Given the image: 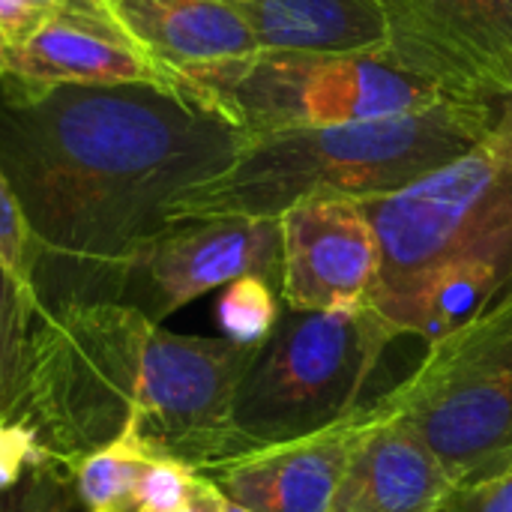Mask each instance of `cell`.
<instances>
[{"mask_svg":"<svg viewBox=\"0 0 512 512\" xmlns=\"http://www.w3.org/2000/svg\"><path fill=\"white\" fill-rule=\"evenodd\" d=\"M258 348L183 336L129 303L39 309L30 330V420L51 462L135 435L198 474L243 456L237 390Z\"/></svg>","mask_w":512,"mask_h":512,"instance_id":"2","label":"cell"},{"mask_svg":"<svg viewBox=\"0 0 512 512\" xmlns=\"http://www.w3.org/2000/svg\"><path fill=\"white\" fill-rule=\"evenodd\" d=\"M6 84L0 165L39 246L42 309L120 303L135 252L171 225V204L246 144L177 87Z\"/></svg>","mask_w":512,"mask_h":512,"instance_id":"1","label":"cell"},{"mask_svg":"<svg viewBox=\"0 0 512 512\" xmlns=\"http://www.w3.org/2000/svg\"><path fill=\"white\" fill-rule=\"evenodd\" d=\"M492 126V105L444 99L399 117L246 135L237 159L219 177L171 204L168 222L279 219L312 198H381L468 153Z\"/></svg>","mask_w":512,"mask_h":512,"instance_id":"4","label":"cell"},{"mask_svg":"<svg viewBox=\"0 0 512 512\" xmlns=\"http://www.w3.org/2000/svg\"><path fill=\"white\" fill-rule=\"evenodd\" d=\"M48 462L33 420H0V498L9 495L30 468Z\"/></svg>","mask_w":512,"mask_h":512,"instance_id":"22","label":"cell"},{"mask_svg":"<svg viewBox=\"0 0 512 512\" xmlns=\"http://www.w3.org/2000/svg\"><path fill=\"white\" fill-rule=\"evenodd\" d=\"M381 243L369 306L426 345L477 318L512 276V135L477 147L399 192L360 201Z\"/></svg>","mask_w":512,"mask_h":512,"instance_id":"3","label":"cell"},{"mask_svg":"<svg viewBox=\"0 0 512 512\" xmlns=\"http://www.w3.org/2000/svg\"><path fill=\"white\" fill-rule=\"evenodd\" d=\"M225 504H228V498L219 492V486L210 477L201 474L198 483H195V489H192V495H189V501L174 512H222Z\"/></svg>","mask_w":512,"mask_h":512,"instance_id":"25","label":"cell"},{"mask_svg":"<svg viewBox=\"0 0 512 512\" xmlns=\"http://www.w3.org/2000/svg\"><path fill=\"white\" fill-rule=\"evenodd\" d=\"M453 489L450 471L423 435L372 405L330 512H444Z\"/></svg>","mask_w":512,"mask_h":512,"instance_id":"13","label":"cell"},{"mask_svg":"<svg viewBox=\"0 0 512 512\" xmlns=\"http://www.w3.org/2000/svg\"><path fill=\"white\" fill-rule=\"evenodd\" d=\"M198 471L189 468L180 459H168V456H156L147 471L138 480L135 498H132V512H174L180 510L195 483H198Z\"/></svg>","mask_w":512,"mask_h":512,"instance_id":"21","label":"cell"},{"mask_svg":"<svg viewBox=\"0 0 512 512\" xmlns=\"http://www.w3.org/2000/svg\"><path fill=\"white\" fill-rule=\"evenodd\" d=\"M87 512H105V510H87Z\"/></svg>","mask_w":512,"mask_h":512,"instance_id":"30","label":"cell"},{"mask_svg":"<svg viewBox=\"0 0 512 512\" xmlns=\"http://www.w3.org/2000/svg\"><path fill=\"white\" fill-rule=\"evenodd\" d=\"M48 15L33 0H0V33L9 45H21Z\"/></svg>","mask_w":512,"mask_h":512,"instance_id":"24","label":"cell"},{"mask_svg":"<svg viewBox=\"0 0 512 512\" xmlns=\"http://www.w3.org/2000/svg\"><path fill=\"white\" fill-rule=\"evenodd\" d=\"M6 51H9V42H6L3 33H0V78L6 75Z\"/></svg>","mask_w":512,"mask_h":512,"instance_id":"28","label":"cell"},{"mask_svg":"<svg viewBox=\"0 0 512 512\" xmlns=\"http://www.w3.org/2000/svg\"><path fill=\"white\" fill-rule=\"evenodd\" d=\"M204 99L246 135H261L414 114L450 96L378 54L258 51Z\"/></svg>","mask_w":512,"mask_h":512,"instance_id":"7","label":"cell"},{"mask_svg":"<svg viewBox=\"0 0 512 512\" xmlns=\"http://www.w3.org/2000/svg\"><path fill=\"white\" fill-rule=\"evenodd\" d=\"M282 315V294L261 276H243L222 288L216 318L225 339L261 348Z\"/></svg>","mask_w":512,"mask_h":512,"instance_id":"18","label":"cell"},{"mask_svg":"<svg viewBox=\"0 0 512 512\" xmlns=\"http://www.w3.org/2000/svg\"><path fill=\"white\" fill-rule=\"evenodd\" d=\"M0 270H6L30 297L36 294V270H39V246L27 213L0 165ZM42 309V303H39Z\"/></svg>","mask_w":512,"mask_h":512,"instance_id":"19","label":"cell"},{"mask_svg":"<svg viewBox=\"0 0 512 512\" xmlns=\"http://www.w3.org/2000/svg\"><path fill=\"white\" fill-rule=\"evenodd\" d=\"M444 512H512V468L474 486H456Z\"/></svg>","mask_w":512,"mask_h":512,"instance_id":"23","label":"cell"},{"mask_svg":"<svg viewBox=\"0 0 512 512\" xmlns=\"http://www.w3.org/2000/svg\"><path fill=\"white\" fill-rule=\"evenodd\" d=\"M39 300L0 270V420H30V330Z\"/></svg>","mask_w":512,"mask_h":512,"instance_id":"17","label":"cell"},{"mask_svg":"<svg viewBox=\"0 0 512 512\" xmlns=\"http://www.w3.org/2000/svg\"><path fill=\"white\" fill-rule=\"evenodd\" d=\"M78 498L72 477L57 462H42L24 474V480L0 498V512H75Z\"/></svg>","mask_w":512,"mask_h":512,"instance_id":"20","label":"cell"},{"mask_svg":"<svg viewBox=\"0 0 512 512\" xmlns=\"http://www.w3.org/2000/svg\"><path fill=\"white\" fill-rule=\"evenodd\" d=\"M222 512H249V510H243V507H237V504H231V501H228V504H225V510Z\"/></svg>","mask_w":512,"mask_h":512,"instance_id":"29","label":"cell"},{"mask_svg":"<svg viewBox=\"0 0 512 512\" xmlns=\"http://www.w3.org/2000/svg\"><path fill=\"white\" fill-rule=\"evenodd\" d=\"M492 129H498V132H507V135H512V102L501 105V108L495 111V126H492Z\"/></svg>","mask_w":512,"mask_h":512,"instance_id":"26","label":"cell"},{"mask_svg":"<svg viewBox=\"0 0 512 512\" xmlns=\"http://www.w3.org/2000/svg\"><path fill=\"white\" fill-rule=\"evenodd\" d=\"M510 303H512V276H510V282H507V285L492 297V303H489L483 312H489V309H501V306H510ZM483 312H480V315H483Z\"/></svg>","mask_w":512,"mask_h":512,"instance_id":"27","label":"cell"},{"mask_svg":"<svg viewBox=\"0 0 512 512\" xmlns=\"http://www.w3.org/2000/svg\"><path fill=\"white\" fill-rule=\"evenodd\" d=\"M384 60L438 84L450 99L512 102V0H381Z\"/></svg>","mask_w":512,"mask_h":512,"instance_id":"8","label":"cell"},{"mask_svg":"<svg viewBox=\"0 0 512 512\" xmlns=\"http://www.w3.org/2000/svg\"><path fill=\"white\" fill-rule=\"evenodd\" d=\"M243 276H261L282 294L279 219H180L135 252L120 303L162 324L207 291L225 288Z\"/></svg>","mask_w":512,"mask_h":512,"instance_id":"9","label":"cell"},{"mask_svg":"<svg viewBox=\"0 0 512 512\" xmlns=\"http://www.w3.org/2000/svg\"><path fill=\"white\" fill-rule=\"evenodd\" d=\"M396 339L369 303L330 312L282 306L237 390L234 429L243 450L312 438L360 417L363 393Z\"/></svg>","mask_w":512,"mask_h":512,"instance_id":"5","label":"cell"},{"mask_svg":"<svg viewBox=\"0 0 512 512\" xmlns=\"http://www.w3.org/2000/svg\"><path fill=\"white\" fill-rule=\"evenodd\" d=\"M252 30L261 51L384 54L381 0H225Z\"/></svg>","mask_w":512,"mask_h":512,"instance_id":"15","label":"cell"},{"mask_svg":"<svg viewBox=\"0 0 512 512\" xmlns=\"http://www.w3.org/2000/svg\"><path fill=\"white\" fill-rule=\"evenodd\" d=\"M111 6L117 21L201 102L261 51L249 24L225 0H111Z\"/></svg>","mask_w":512,"mask_h":512,"instance_id":"12","label":"cell"},{"mask_svg":"<svg viewBox=\"0 0 512 512\" xmlns=\"http://www.w3.org/2000/svg\"><path fill=\"white\" fill-rule=\"evenodd\" d=\"M438 453L456 486L512 468V303L429 342L426 360L375 402Z\"/></svg>","mask_w":512,"mask_h":512,"instance_id":"6","label":"cell"},{"mask_svg":"<svg viewBox=\"0 0 512 512\" xmlns=\"http://www.w3.org/2000/svg\"><path fill=\"white\" fill-rule=\"evenodd\" d=\"M0 81L24 87L153 84L186 90L183 81L162 66L117 18L81 12H54L21 45H9L6 75Z\"/></svg>","mask_w":512,"mask_h":512,"instance_id":"11","label":"cell"},{"mask_svg":"<svg viewBox=\"0 0 512 512\" xmlns=\"http://www.w3.org/2000/svg\"><path fill=\"white\" fill-rule=\"evenodd\" d=\"M282 306L330 312L369 303L381 273L378 234L354 198H312L279 216Z\"/></svg>","mask_w":512,"mask_h":512,"instance_id":"10","label":"cell"},{"mask_svg":"<svg viewBox=\"0 0 512 512\" xmlns=\"http://www.w3.org/2000/svg\"><path fill=\"white\" fill-rule=\"evenodd\" d=\"M363 417L366 411L321 435L243 453L204 477L249 512H330Z\"/></svg>","mask_w":512,"mask_h":512,"instance_id":"14","label":"cell"},{"mask_svg":"<svg viewBox=\"0 0 512 512\" xmlns=\"http://www.w3.org/2000/svg\"><path fill=\"white\" fill-rule=\"evenodd\" d=\"M153 459L156 456L135 435H120L87 453L69 471L78 504L84 510L132 512L138 480Z\"/></svg>","mask_w":512,"mask_h":512,"instance_id":"16","label":"cell"}]
</instances>
